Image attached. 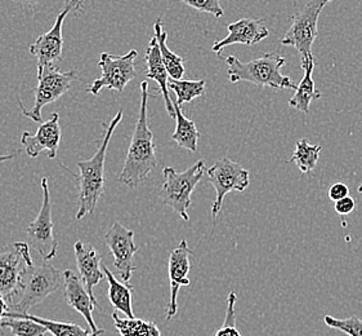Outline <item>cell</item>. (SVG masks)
Segmentation results:
<instances>
[{
    "label": "cell",
    "mask_w": 362,
    "mask_h": 336,
    "mask_svg": "<svg viewBox=\"0 0 362 336\" xmlns=\"http://www.w3.org/2000/svg\"><path fill=\"white\" fill-rule=\"evenodd\" d=\"M8 309H9V306H8L7 301L0 295V321L4 318V315H6V313L8 312Z\"/></svg>",
    "instance_id": "e575fe53"
},
{
    "label": "cell",
    "mask_w": 362,
    "mask_h": 336,
    "mask_svg": "<svg viewBox=\"0 0 362 336\" xmlns=\"http://www.w3.org/2000/svg\"><path fill=\"white\" fill-rule=\"evenodd\" d=\"M209 181L217 193L214 203L211 206V218L217 219L222 211L223 199L231 191H244L250 184L249 171L238 162L222 158L214 166L206 169Z\"/></svg>",
    "instance_id": "8fae6325"
},
{
    "label": "cell",
    "mask_w": 362,
    "mask_h": 336,
    "mask_svg": "<svg viewBox=\"0 0 362 336\" xmlns=\"http://www.w3.org/2000/svg\"><path fill=\"white\" fill-rule=\"evenodd\" d=\"M20 152H21V150H16L15 153L0 155V164H1L3 162L12 161V159H15L16 157L20 154Z\"/></svg>",
    "instance_id": "d590c367"
},
{
    "label": "cell",
    "mask_w": 362,
    "mask_h": 336,
    "mask_svg": "<svg viewBox=\"0 0 362 336\" xmlns=\"http://www.w3.org/2000/svg\"><path fill=\"white\" fill-rule=\"evenodd\" d=\"M148 97V83L147 81L142 82L137 125L133 131L131 145L125 157L123 169L119 175V181L132 189L144 183L147 176L158 166L153 133L150 130L147 116Z\"/></svg>",
    "instance_id": "6da1fadb"
},
{
    "label": "cell",
    "mask_w": 362,
    "mask_h": 336,
    "mask_svg": "<svg viewBox=\"0 0 362 336\" xmlns=\"http://www.w3.org/2000/svg\"><path fill=\"white\" fill-rule=\"evenodd\" d=\"M327 194H329V198H330L333 202H338V201H341L343 198L349 196V188H348L346 184L335 183L330 186Z\"/></svg>",
    "instance_id": "d6a6232c"
},
{
    "label": "cell",
    "mask_w": 362,
    "mask_h": 336,
    "mask_svg": "<svg viewBox=\"0 0 362 336\" xmlns=\"http://www.w3.org/2000/svg\"><path fill=\"white\" fill-rule=\"evenodd\" d=\"M62 281L64 271H58L51 264L44 263L30 267L23 279L20 299L9 307L8 312L21 315L29 313L31 308L56 293L62 286Z\"/></svg>",
    "instance_id": "8992f818"
},
{
    "label": "cell",
    "mask_w": 362,
    "mask_h": 336,
    "mask_svg": "<svg viewBox=\"0 0 362 336\" xmlns=\"http://www.w3.org/2000/svg\"><path fill=\"white\" fill-rule=\"evenodd\" d=\"M122 119H123V111L119 110L115 117L111 119L110 125L102 123V125L106 128V131L102 139L101 145L90 159L76 163V166L79 168V175H75L64 164H59L67 172H70L74 179L78 180L79 183V198H78L79 207L76 212V220H81L87 215L93 213L101 199L105 190V183H106L105 162H106L110 140L112 138L117 125L122 122Z\"/></svg>",
    "instance_id": "7a4b0ae2"
},
{
    "label": "cell",
    "mask_w": 362,
    "mask_h": 336,
    "mask_svg": "<svg viewBox=\"0 0 362 336\" xmlns=\"http://www.w3.org/2000/svg\"><path fill=\"white\" fill-rule=\"evenodd\" d=\"M33 265L29 243L13 242L0 247V295L9 307L20 299L23 279Z\"/></svg>",
    "instance_id": "5b68a950"
},
{
    "label": "cell",
    "mask_w": 362,
    "mask_h": 336,
    "mask_svg": "<svg viewBox=\"0 0 362 336\" xmlns=\"http://www.w3.org/2000/svg\"><path fill=\"white\" fill-rule=\"evenodd\" d=\"M153 31H155V38L158 39V43H159L161 59H163L164 65L167 67L169 77L172 79H182L183 75H185V72H186L185 60L169 50L167 43L168 33L165 30H163L161 18H158L153 23Z\"/></svg>",
    "instance_id": "603a6c76"
},
{
    "label": "cell",
    "mask_w": 362,
    "mask_h": 336,
    "mask_svg": "<svg viewBox=\"0 0 362 336\" xmlns=\"http://www.w3.org/2000/svg\"><path fill=\"white\" fill-rule=\"evenodd\" d=\"M76 79V72H59L56 65H48L44 67L40 73H37V86L34 88L35 103L31 109H26L22 103L21 99L17 97L18 105L21 108L22 116L29 118L31 121L40 123L42 122V109L48 103L57 101L65 95L66 92L73 86Z\"/></svg>",
    "instance_id": "ba28073f"
},
{
    "label": "cell",
    "mask_w": 362,
    "mask_h": 336,
    "mask_svg": "<svg viewBox=\"0 0 362 336\" xmlns=\"http://www.w3.org/2000/svg\"><path fill=\"white\" fill-rule=\"evenodd\" d=\"M86 0H66L65 8L58 13L57 18L52 29L37 38L30 45V53L37 60V73H40L45 66L56 65L62 59V28L66 16L70 12H78L84 6Z\"/></svg>",
    "instance_id": "7c38bea8"
},
{
    "label": "cell",
    "mask_w": 362,
    "mask_h": 336,
    "mask_svg": "<svg viewBox=\"0 0 362 336\" xmlns=\"http://www.w3.org/2000/svg\"><path fill=\"white\" fill-rule=\"evenodd\" d=\"M105 241L114 257V267L120 278L123 282H129L132 274L137 269L133 263L134 254L138 251V246L134 243V232L116 221L105 234Z\"/></svg>",
    "instance_id": "4fadbf2b"
},
{
    "label": "cell",
    "mask_w": 362,
    "mask_h": 336,
    "mask_svg": "<svg viewBox=\"0 0 362 336\" xmlns=\"http://www.w3.org/2000/svg\"><path fill=\"white\" fill-rule=\"evenodd\" d=\"M192 250H189L186 240H182L178 247L170 252L168 273H169V285H170V298L168 303L167 320H172L178 310V293L183 286H189V273L191 269L189 256Z\"/></svg>",
    "instance_id": "9a60e30c"
},
{
    "label": "cell",
    "mask_w": 362,
    "mask_h": 336,
    "mask_svg": "<svg viewBox=\"0 0 362 336\" xmlns=\"http://www.w3.org/2000/svg\"><path fill=\"white\" fill-rule=\"evenodd\" d=\"M324 322L330 329L339 330L348 336H362V320L357 315L348 318H335L333 315H325Z\"/></svg>",
    "instance_id": "f1b7e54d"
},
{
    "label": "cell",
    "mask_w": 362,
    "mask_h": 336,
    "mask_svg": "<svg viewBox=\"0 0 362 336\" xmlns=\"http://www.w3.org/2000/svg\"><path fill=\"white\" fill-rule=\"evenodd\" d=\"M112 320L120 336H161L159 327L153 322L139 318H122L117 312L112 313Z\"/></svg>",
    "instance_id": "d4e9b609"
},
{
    "label": "cell",
    "mask_w": 362,
    "mask_h": 336,
    "mask_svg": "<svg viewBox=\"0 0 362 336\" xmlns=\"http://www.w3.org/2000/svg\"><path fill=\"white\" fill-rule=\"evenodd\" d=\"M173 106L175 110L177 125H175V131H174L172 139L177 142L178 147L196 153L197 147H199L200 132L197 130L195 122L182 113L181 106L177 103L175 100L173 101Z\"/></svg>",
    "instance_id": "44dd1931"
},
{
    "label": "cell",
    "mask_w": 362,
    "mask_h": 336,
    "mask_svg": "<svg viewBox=\"0 0 362 336\" xmlns=\"http://www.w3.org/2000/svg\"><path fill=\"white\" fill-rule=\"evenodd\" d=\"M358 191H360V193H362V185H360V186H358Z\"/></svg>",
    "instance_id": "8d00e7d4"
},
{
    "label": "cell",
    "mask_w": 362,
    "mask_h": 336,
    "mask_svg": "<svg viewBox=\"0 0 362 336\" xmlns=\"http://www.w3.org/2000/svg\"><path fill=\"white\" fill-rule=\"evenodd\" d=\"M300 64H302V69L305 72V75L296 88L294 95L291 96L289 105L291 108H296V109L303 111L305 114H308L312 101L319 100L322 95H321V92L316 89L315 81H313V69H315V64H316L315 57L311 56L310 59L300 61Z\"/></svg>",
    "instance_id": "ffe728a7"
},
{
    "label": "cell",
    "mask_w": 362,
    "mask_h": 336,
    "mask_svg": "<svg viewBox=\"0 0 362 336\" xmlns=\"http://www.w3.org/2000/svg\"><path fill=\"white\" fill-rule=\"evenodd\" d=\"M4 317H22V318H30L33 321L37 322L39 325L44 326L48 330V332H51L53 336H102L103 335V330H100L98 332H92L88 330L83 329L76 323H70V322L52 321V320H45L40 318L37 315H31L29 313H13V312H7Z\"/></svg>",
    "instance_id": "cb8c5ba5"
},
{
    "label": "cell",
    "mask_w": 362,
    "mask_h": 336,
    "mask_svg": "<svg viewBox=\"0 0 362 336\" xmlns=\"http://www.w3.org/2000/svg\"><path fill=\"white\" fill-rule=\"evenodd\" d=\"M62 139V130L59 125V114L52 113L49 119L39 125L37 133L22 132L21 142L30 158H37L39 154L47 150L48 158L57 157L58 147Z\"/></svg>",
    "instance_id": "5bb4252c"
},
{
    "label": "cell",
    "mask_w": 362,
    "mask_h": 336,
    "mask_svg": "<svg viewBox=\"0 0 362 336\" xmlns=\"http://www.w3.org/2000/svg\"><path fill=\"white\" fill-rule=\"evenodd\" d=\"M16 4H21L25 7H33V6H37L39 3H42L43 0H12Z\"/></svg>",
    "instance_id": "836d02e7"
},
{
    "label": "cell",
    "mask_w": 362,
    "mask_h": 336,
    "mask_svg": "<svg viewBox=\"0 0 362 336\" xmlns=\"http://www.w3.org/2000/svg\"><path fill=\"white\" fill-rule=\"evenodd\" d=\"M75 259L79 271L80 278L87 289L90 298L97 303L95 296V289L101 282L105 276V271L101 269L102 256L97 250L88 243L78 241L74 245ZM98 304V303H97Z\"/></svg>",
    "instance_id": "ac0fdd59"
},
{
    "label": "cell",
    "mask_w": 362,
    "mask_h": 336,
    "mask_svg": "<svg viewBox=\"0 0 362 336\" xmlns=\"http://www.w3.org/2000/svg\"><path fill=\"white\" fill-rule=\"evenodd\" d=\"M0 329H8L15 336H45L48 330L37 322L22 317H4Z\"/></svg>",
    "instance_id": "83f0119b"
},
{
    "label": "cell",
    "mask_w": 362,
    "mask_h": 336,
    "mask_svg": "<svg viewBox=\"0 0 362 336\" xmlns=\"http://www.w3.org/2000/svg\"><path fill=\"white\" fill-rule=\"evenodd\" d=\"M138 57V52L132 50L124 56H112L103 52L98 62L101 69V77L88 86L87 92L90 95H98L103 88L123 92L124 88L129 82L137 77L134 61Z\"/></svg>",
    "instance_id": "9c48e42d"
},
{
    "label": "cell",
    "mask_w": 362,
    "mask_h": 336,
    "mask_svg": "<svg viewBox=\"0 0 362 336\" xmlns=\"http://www.w3.org/2000/svg\"><path fill=\"white\" fill-rule=\"evenodd\" d=\"M228 65V79L231 83L249 82L258 87H271L275 89H294L297 86L290 77L281 74V67L286 60L279 53H264L258 59L249 62H241L236 56L222 57Z\"/></svg>",
    "instance_id": "3957f363"
},
{
    "label": "cell",
    "mask_w": 362,
    "mask_h": 336,
    "mask_svg": "<svg viewBox=\"0 0 362 336\" xmlns=\"http://www.w3.org/2000/svg\"><path fill=\"white\" fill-rule=\"evenodd\" d=\"M145 61L146 65H147L146 78L153 79L159 84L160 92L164 99L168 114H169V117L175 119V110H174L173 101L170 99L169 87H168V82L170 77L168 74L167 67L164 65V61L161 59L159 43H158V39L155 38V35L146 48Z\"/></svg>",
    "instance_id": "d6986e66"
},
{
    "label": "cell",
    "mask_w": 362,
    "mask_h": 336,
    "mask_svg": "<svg viewBox=\"0 0 362 336\" xmlns=\"http://www.w3.org/2000/svg\"><path fill=\"white\" fill-rule=\"evenodd\" d=\"M205 172L204 161H197L195 164L183 172L175 168L165 167L163 169L164 183L159 191V197L164 205L177 212L185 221H189V208L192 201L191 194L200 183Z\"/></svg>",
    "instance_id": "277c9868"
},
{
    "label": "cell",
    "mask_w": 362,
    "mask_h": 336,
    "mask_svg": "<svg viewBox=\"0 0 362 336\" xmlns=\"http://www.w3.org/2000/svg\"><path fill=\"white\" fill-rule=\"evenodd\" d=\"M334 208H335V212L338 215L347 216V215H351L352 212L355 211L356 201L354 198L348 196V197L343 198L338 202H334Z\"/></svg>",
    "instance_id": "1f68e13d"
},
{
    "label": "cell",
    "mask_w": 362,
    "mask_h": 336,
    "mask_svg": "<svg viewBox=\"0 0 362 336\" xmlns=\"http://www.w3.org/2000/svg\"><path fill=\"white\" fill-rule=\"evenodd\" d=\"M43 190V202L37 219L30 223L26 229V235L29 240V246L42 256L44 262H49L57 255L58 241L54 235L53 221H52V201L49 193L48 179L42 180Z\"/></svg>",
    "instance_id": "30bf717a"
},
{
    "label": "cell",
    "mask_w": 362,
    "mask_h": 336,
    "mask_svg": "<svg viewBox=\"0 0 362 336\" xmlns=\"http://www.w3.org/2000/svg\"><path fill=\"white\" fill-rule=\"evenodd\" d=\"M205 79L200 81H185V79H172L169 78L168 87L172 89L177 99L175 101L181 106L183 103H191L196 97H200L205 92Z\"/></svg>",
    "instance_id": "4316f807"
},
{
    "label": "cell",
    "mask_w": 362,
    "mask_h": 336,
    "mask_svg": "<svg viewBox=\"0 0 362 336\" xmlns=\"http://www.w3.org/2000/svg\"><path fill=\"white\" fill-rule=\"evenodd\" d=\"M333 0H310L300 8L290 23V28L285 33L281 44L296 48L300 55V61L313 56L312 47L317 38V22L324 8Z\"/></svg>",
    "instance_id": "52a82bcc"
},
{
    "label": "cell",
    "mask_w": 362,
    "mask_h": 336,
    "mask_svg": "<svg viewBox=\"0 0 362 336\" xmlns=\"http://www.w3.org/2000/svg\"><path fill=\"white\" fill-rule=\"evenodd\" d=\"M86 1H87V0H86Z\"/></svg>",
    "instance_id": "74e56055"
},
{
    "label": "cell",
    "mask_w": 362,
    "mask_h": 336,
    "mask_svg": "<svg viewBox=\"0 0 362 336\" xmlns=\"http://www.w3.org/2000/svg\"><path fill=\"white\" fill-rule=\"evenodd\" d=\"M64 287H65L64 298H65L67 306L73 308L78 313L84 317V320L87 321L88 326L92 332H98L101 329L97 327L95 318H93V310L98 304L90 298L83 281L76 276L75 271H70V269L64 271Z\"/></svg>",
    "instance_id": "e0dca14e"
},
{
    "label": "cell",
    "mask_w": 362,
    "mask_h": 336,
    "mask_svg": "<svg viewBox=\"0 0 362 336\" xmlns=\"http://www.w3.org/2000/svg\"><path fill=\"white\" fill-rule=\"evenodd\" d=\"M103 271L109 282V300L116 310H120L127 318H134L132 308L133 287L128 282H120L109 268L103 265Z\"/></svg>",
    "instance_id": "7402d4cb"
},
{
    "label": "cell",
    "mask_w": 362,
    "mask_h": 336,
    "mask_svg": "<svg viewBox=\"0 0 362 336\" xmlns=\"http://www.w3.org/2000/svg\"><path fill=\"white\" fill-rule=\"evenodd\" d=\"M181 1L199 12L210 13L216 18L225 15V11L221 7V0H181Z\"/></svg>",
    "instance_id": "4dcf8cb0"
},
{
    "label": "cell",
    "mask_w": 362,
    "mask_h": 336,
    "mask_svg": "<svg viewBox=\"0 0 362 336\" xmlns=\"http://www.w3.org/2000/svg\"><path fill=\"white\" fill-rule=\"evenodd\" d=\"M236 301H238L236 293H228L225 322H223V326L218 330L214 336H241L239 329L236 326V315H235Z\"/></svg>",
    "instance_id": "f546056e"
},
{
    "label": "cell",
    "mask_w": 362,
    "mask_h": 336,
    "mask_svg": "<svg viewBox=\"0 0 362 336\" xmlns=\"http://www.w3.org/2000/svg\"><path fill=\"white\" fill-rule=\"evenodd\" d=\"M227 28L228 35L218 40L211 47V50L217 52L219 57L222 56V52L226 47H230L232 44H244L247 47H252L269 35V31L264 25V20L245 17L239 21L230 23Z\"/></svg>",
    "instance_id": "2e32d148"
},
{
    "label": "cell",
    "mask_w": 362,
    "mask_h": 336,
    "mask_svg": "<svg viewBox=\"0 0 362 336\" xmlns=\"http://www.w3.org/2000/svg\"><path fill=\"white\" fill-rule=\"evenodd\" d=\"M320 152V145H311L307 139L298 140L296 142V150L291 155L290 162L296 163L302 174H310L317 166Z\"/></svg>",
    "instance_id": "484cf974"
}]
</instances>
